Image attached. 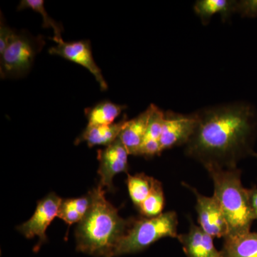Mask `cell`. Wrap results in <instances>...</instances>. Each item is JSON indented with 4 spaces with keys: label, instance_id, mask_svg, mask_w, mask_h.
Masks as SVG:
<instances>
[{
    "label": "cell",
    "instance_id": "cell-19",
    "mask_svg": "<svg viewBox=\"0 0 257 257\" xmlns=\"http://www.w3.org/2000/svg\"><path fill=\"white\" fill-rule=\"evenodd\" d=\"M165 208V194L160 181L155 179L150 194L138 207L142 215L147 218L155 217L162 214Z\"/></svg>",
    "mask_w": 257,
    "mask_h": 257
},
{
    "label": "cell",
    "instance_id": "cell-7",
    "mask_svg": "<svg viewBox=\"0 0 257 257\" xmlns=\"http://www.w3.org/2000/svg\"><path fill=\"white\" fill-rule=\"evenodd\" d=\"M183 184L195 195L197 199L196 210L199 226L213 238H225L228 236L229 229L227 221L216 198L214 195L206 197L194 187L187 184Z\"/></svg>",
    "mask_w": 257,
    "mask_h": 257
},
{
    "label": "cell",
    "instance_id": "cell-24",
    "mask_svg": "<svg viewBox=\"0 0 257 257\" xmlns=\"http://www.w3.org/2000/svg\"><path fill=\"white\" fill-rule=\"evenodd\" d=\"M250 207L254 220L257 221V187L248 189Z\"/></svg>",
    "mask_w": 257,
    "mask_h": 257
},
{
    "label": "cell",
    "instance_id": "cell-12",
    "mask_svg": "<svg viewBox=\"0 0 257 257\" xmlns=\"http://www.w3.org/2000/svg\"><path fill=\"white\" fill-rule=\"evenodd\" d=\"M151 112L152 107L150 105L137 117L128 120L120 133L119 138L127 150L128 155L139 156L140 148L146 135Z\"/></svg>",
    "mask_w": 257,
    "mask_h": 257
},
{
    "label": "cell",
    "instance_id": "cell-9",
    "mask_svg": "<svg viewBox=\"0 0 257 257\" xmlns=\"http://www.w3.org/2000/svg\"><path fill=\"white\" fill-rule=\"evenodd\" d=\"M57 44L56 46L51 47L49 50L50 55L60 56L65 60L85 67L94 76L101 90L107 89V83L104 80L101 69L93 58L92 47L89 40L71 42L62 40Z\"/></svg>",
    "mask_w": 257,
    "mask_h": 257
},
{
    "label": "cell",
    "instance_id": "cell-23",
    "mask_svg": "<svg viewBox=\"0 0 257 257\" xmlns=\"http://www.w3.org/2000/svg\"><path fill=\"white\" fill-rule=\"evenodd\" d=\"M16 32L5 25L3 18L0 24V56L3 55L5 51L8 48Z\"/></svg>",
    "mask_w": 257,
    "mask_h": 257
},
{
    "label": "cell",
    "instance_id": "cell-8",
    "mask_svg": "<svg viewBox=\"0 0 257 257\" xmlns=\"http://www.w3.org/2000/svg\"><path fill=\"white\" fill-rule=\"evenodd\" d=\"M197 124L194 112L187 115L171 111L165 112L160 138L162 151L182 145L185 146L192 138Z\"/></svg>",
    "mask_w": 257,
    "mask_h": 257
},
{
    "label": "cell",
    "instance_id": "cell-25",
    "mask_svg": "<svg viewBox=\"0 0 257 257\" xmlns=\"http://www.w3.org/2000/svg\"><path fill=\"white\" fill-rule=\"evenodd\" d=\"M254 157H256V158H257V154H256V155H255Z\"/></svg>",
    "mask_w": 257,
    "mask_h": 257
},
{
    "label": "cell",
    "instance_id": "cell-4",
    "mask_svg": "<svg viewBox=\"0 0 257 257\" xmlns=\"http://www.w3.org/2000/svg\"><path fill=\"white\" fill-rule=\"evenodd\" d=\"M178 218L175 211H167L152 218L133 221L116 245L114 256L140 252L165 237L177 238Z\"/></svg>",
    "mask_w": 257,
    "mask_h": 257
},
{
    "label": "cell",
    "instance_id": "cell-3",
    "mask_svg": "<svg viewBox=\"0 0 257 257\" xmlns=\"http://www.w3.org/2000/svg\"><path fill=\"white\" fill-rule=\"evenodd\" d=\"M214 184V196L217 199L229 226L228 236L249 232L253 219L248 189L241 184V171L215 166L204 167Z\"/></svg>",
    "mask_w": 257,
    "mask_h": 257
},
{
    "label": "cell",
    "instance_id": "cell-14",
    "mask_svg": "<svg viewBox=\"0 0 257 257\" xmlns=\"http://www.w3.org/2000/svg\"><path fill=\"white\" fill-rule=\"evenodd\" d=\"M151 107L152 112L149 120L146 135L139 153V156H143L147 158L158 156L162 152L160 138L165 113L155 104H151Z\"/></svg>",
    "mask_w": 257,
    "mask_h": 257
},
{
    "label": "cell",
    "instance_id": "cell-17",
    "mask_svg": "<svg viewBox=\"0 0 257 257\" xmlns=\"http://www.w3.org/2000/svg\"><path fill=\"white\" fill-rule=\"evenodd\" d=\"M126 108V105H119L109 101H101L93 107L86 109L87 125L95 126L113 124L114 120Z\"/></svg>",
    "mask_w": 257,
    "mask_h": 257
},
{
    "label": "cell",
    "instance_id": "cell-15",
    "mask_svg": "<svg viewBox=\"0 0 257 257\" xmlns=\"http://www.w3.org/2000/svg\"><path fill=\"white\" fill-rule=\"evenodd\" d=\"M222 257H257V231L224 238Z\"/></svg>",
    "mask_w": 257,
    "mask_h": 257
},
{
    "label": "cell",
    "instance_id": "cell-20",
    "mask_svg": "<svg viewBox=\"0 0 257 257\" xmlns=\"http://www.w3.org/2000/svg\"><path fill=\"white\" fill-rule=\"evenodd\" d=\"M44 3L45 2L42 0H22L19 5L18 10L31 9L33 11L41 14L42 18H43L42 27L44 28L53 29L55 37L52 38V40L57 43V42L63 40L62 37L63 28L60 24L57 23L53 19L50 18V15L47 14L45 6H44Z\"/></svg>",
    "mask_w": 257,
    "mask_h": 257
},
{
    "label": "cell",
    "instance_id": "cell-6",
    "mask_svg": "<svg viewBox=\"0 0 257 257\" xmlns=\"http://www.w3.org/2000/svg\"><path fill=\"white\" fill-rule=\"evenodd\" d=\"M62 199L55 193H51L46 197L39 201L36 210L26 222L18 227V229L28 239L38 236L40 241L35 248L38 251L42 243L47 241L46 230L58 214Z\"/></svg>",
    "mask_w": 257,
    "mask_h": 257
},
{
    "label": "cell",
    "instance_id": "cell-22",
    "mask_svg": "<svg viewBox=\"0 0 257 257\" xmlns=\"http://www.w3.org/2000/svg\"><path fill=\"white\" fill-rule=\"evenodd\" d=\"M235 13H239L243 18H256L257 0L236 1Z\"/></svg>",
    "mask_w": 257,
    "mask_h": 257
},
{
    "label": "cell",
    "instance_id": "cell-1",
    "mask_svg": "<svg viewBox=\"0 0 257 257\" xmlns=\"http://www.w3.org/2000/svg\"><path fill=\"white\" fill-rule=\"evenodd\" d=\"M197 124L185 145L186 155L204 167H237L240 161L254 157L257 111L246 101L207 106L194 112Z\"/></svg>",
    "mask_w": 257,
    "mask_h": 257
},
{
    "label": "cell",
    "instance_id": "cell-16",
    "mask_svg": "<svg viewBox=\"0 0 257 257\" xmlns=\"http://www.w3.org/2000/svg\"><path fill=\"white\" fill-rule=\"evenodd\" d=\"M236 1L231 0H199L194 6V12L203 25H207L214 15L219 14L223 20L235 13Z\"/></svg>",
    "mask_w": 257,
    "mask_h": 257
},
{
    "label": "cell",
    "instance_id": "cell-18",
    "mask_svg": "<svg viewBox=\"0 0 257 257\" xmlns=\"http://www.w3.org/2000/svg\"><path fill=\"white\" fill-rule=\"evenodd\" d=\"M155 179L145 174L128 175L126 179L128 194L134 204L140 207L151 192Z\"/></svg>",
    "mask_w": 257,
    "mask_h": 257
},
{
    "label": "cell",
    "instance_id": "cell-10",
    "mask_svg": "<svg viewBox=\"0 0 257 257\" xmlns=\"http://www.w3.org/2000/svg\"><path fill=\"white\" fill-rule=\"evenodd\" d=\"M128 153L119 138L104 150L98 151L99 167L98 174L100 177L101 187L109 190L113 188V178L121 172H127Z\"/></svg>",
    "mask_w": 257,
    "mask_h": 257
},
{
    "label": "cell",
    "instance_id": "cell-5",
    "mask_svg": "<svg viewBox=\"0 0 257 257\" xmlns=\"http://www.w3.org/2000/svg\"><path fill=\"white\" fill-rule=\"evenodd\" d=\"M44 45L45 42L41 36L30 37L25 32H16L8 48L0 56L2 78L25 76Z\"/></svg>",
    "mask_w": 257,
    "mask_h": 257
},
{
    "label": "cell",
    "instance_id": "cell-11",
    "mask_svg": "<svg viewBox=\"0 0 257 257\" xmlns=\"http://www.w3.org/2000/svg\"><path fill=\"white\" fill-rule=\"evenodd\" d=\"M177 239L187 257H222L221 251L214 246L212 236L192 221L188 232L179 234Z\"/></svg>",
    "mask_w": 257,
    "mask_h": 257
},
{
    "label": "cell",
    "instance_id": "cell-21",
    "mask_svg": "<svg viewBox=\"0 0 257 257\" xmlns=\"http://www.w3.org/2000/svg\"><path fill=\"white\" fill-rule=\"evenodd\" d=\"M57 216L70 226L74 223L80 222L84 215L68 204L65 199V200H62L61 203Z\"/></svg>",
    "mask_w": 257,
    "mask_h": 257
},
{
    "label": "cell",
    "instance_id": "cell-13",
    "mask_svg": "<svg viewBox=\"0 0 257 257\" xmlns=\"http://www.w3.org/2000/svg\"><path fill=\"white\" fill-rule=\"evenodd\" d=\"M127 122L126 115L119 121L108 125H87L82 135L76 140V145L82 142L87 143L89 147L96 145L108 147L119 138L120 133Z\"/></svg>",
    "mask_w": 257,
    "mask_h": 257
},
{
    "label": "cell",
    "instance_id": "cell-2",
    "mask_svg": "<svg viewBox=\"0 0 257 257\" xmlns=\"http://www.w3.org/2000/svg\"><path fill=\"white\" fill-rule=\"evenodd\" d=\"M104 194L100 185L89 192L90 207L76 230L77 250L94 256L113 257L133 219L121 218Z\"/></svg>",
    "mask_w": 257,
    "mask_h": 257
}]
</instances>
